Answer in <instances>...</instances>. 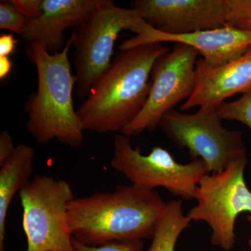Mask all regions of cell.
<instances>
[{
	"instance_id": "obj_1",
	"label": "cell",
	"mask_w": 251,
	"mask_h": 251,
	"mask_svg": "<svg viewBox=\"0 0 251 251\" xmlns=\"http://www.w3.org/2000/svg\"><path fill=\"white\" fill-rule=\"evenodd\" d=\"M168 202L155 190L120 185L110 192L74 198L67 221L73 238L85 245L152 239Z\"/></svg>"
},
{
	"instance_id": "obj_2",
	"label": "cell",
	"mask_w": 251,
	"mask_h": 251,
	"mask_svg": "<svg viewBox=\"0 0 251 251\" xmlns=\"http://www.w3.org/2000/svg\"><path fill=\"white\" fill-rule=\"evenodd\" d=\"M169 50L161 43L120 50L77 108L84 130L122 132L129 125L148 100L153 64Z\"/></svg>"
},
{
	"instance_id": "obj_3",
	"label": "cell",
	"mask_w": 251,
	"mask_h": 251,
	"mask_svg": "<svg viewBox=\"0 0 251 251\" xmlns=\"http://www.w3.org/2000/svg\"><path fill=\"white\" fill-rule=\"evenodd\" d=\"M73 40L72 35L62 50L55 54L50 53L40 42L28 47L29 58L37 71L38 87L26 101V127L39 144L57 140L80 148L83 143L85 130L73 100L75 78L69 59Z\"/></svg>"
},
{
	"instance_id": "obj_4",
	"label": "cell",
	"mask_w": 251,
	"mask_h": 251,
	"mask_svg": "<svg viewBox=\"0 0 251 251\" xmlns=\"http://www.w3.org/2000/svg\"><path fill=\"white\" fill-rule=\"evenodd\" d=\"M144 21L140 11L103 0L72 34L77 96L86 99L97 80L111 67L114 48L123 29L134 32Z\"/></svg>"
},
{
	"instance_id": "obj_5",
	"label": "cell",
	"mask_w": 251,
	"mask_h": 251,
	"mask_svg": "<svg viewBox=\"0 0 251 251\" xmlns=\"http://www.w3.org/2000/svg\"><path fill=\"white\" fill-rule=\"evenodd\" d=\"M26 251H75L68 225L74 197L65 180L37 175L20 191Z\"/></svg>"
},
{
	"instance_id": "obj_6",
	"label": "cell",
	"mask_w": 251,
	"mask_h": 251,
	"mask_svg": "<svg viewBox=\"0 0 251 251\" xmlns=\"http://www.w3.org/2000/svg\"><path fill=\"white\" fill-rule=\"evenodd\" d=\"M110 164L134 186L148 190L166 188L186 201L195 199L200 181L209 174L202 160L193 159L181 164L162 147H153L148 154L144 155L139 148L132 147L130 137L122 133L113 140Z\"/></svg>"
},
{
	"instance_id": "obj_7",
	"label": "cell",
	"mask_w": 251,
	"mask_h": 251,
	"mask_svg": "<svg viewBox=\"0 0 251 251\" xmlns=\"http://www.w3.org/2000/svg\"><path fill=\"white\" fill-rule=\"evenodd\" d=\"M248 162L243 155L219 173L206 174L200 181L195 199L197 205L187 214L191 221H204L212 230L211 242L229 251L235 243L238 216L251 214V191L244 179Z\"/></svg>"
},
{
	"instance_id": "obj_8",
	"label": "cell",
	"mask_w": 251,
	"mask_h": 251,
	"mask_svg": "<svg viewBox=\"0 0 251 251\" xmlns=\"http://www.w3.org/2000/svg\"><path fill=\"white\" fill-rule=\"evenodd\" d=\"M222 121L216 108H200L193 114L173 110L158 126L176 146L187 149L191 160H202L209 174L224 171L247 154L242 133L225 128Z\"/></svg>"
},
{
	"instance_id": "obj_9",
	"label": "cell",
	"mask_w": 251,
	"mask_h": 251,
	"mask_svg": "<svg viewBox=\"0 0 251 251\" xmlns=\"http://www.w3.org/2000/svg\"><path fill=\"white\" fill-rule=\"evenodd\" d=\"M196 49L176 43L156 59L151 73V88L140 113L121 132L127 136L152 132L163 117L193 94L196 86Z\"/></svg>"
},
{
	"instance_id": "obj_10",
	"label": "cell",
	"mask_w": 251,
	"mask_h": 251,
	"mask_svg": "<svg viewBox=\"0 0 251 251\" xmlns=\"http://www.w3.org/2000/svg\"><path fill=\"white\" fill-rule=\"evenodd\" d=\"M130 6L149 25L165 34L234 27L237 23L235 0H135Z\"/></svg>"
},
{
	"instance_id": "obj_11",
	"label": "cell",
	"mask_w": 251,
	"mask_h": 251,
	"mask_svg": "<svg viewBox=\"0 0 251 251\" xmlns=\"http://www.w3.org/2000/svg\"><path fill=\"white\" fill-rule=\"evenodd\" d=\"M135 33L136 35L122 43L120 50L154 43H179L197 50L202 55V64L209 69L239 58L251 47V29L230 25L189 34H168L156 30L145 22Z\"/></svg>"
},
{
	"instance_id": "obj_12",
	"label": "cell",
	"mask_w": 251,
	"mask_h": 251,
	"mask_svg": "<svg viewBox=\"0 0 251 251\" xmlns=\"http://www.w3.org/2000/svg\"><path fill=\"white\" fill-rule=\"evenodd\" d=\"M194 91L180 109H214L226 99L251 92V47L239 58L221 67H206L201 59L196 62Z\"/></svg>"
},
{
	"instance_id": "obj_13",
	"label": "cell",
	"mask_w": 251,
	"mask_h": 251,
	"mask_svg": "<svg viewBox=\"0 0 251 251\" xmlns=\"http://www.w3.org/2000/svg\"><path fill=\"white\" fill-rule=\"evenodd\" d=\"M103 0H42L40 17L29 21L21 37L29 44L40 42L50 53L65 46L64 31L78 27Z\"/></svg>"
},
{
	"instance_id": "obj_14",
	"label": "cell",
	"mask_w": 251,
	"mask_h": 251,
	"mask_svg": "<svg viewBox=\"0 0 251 251\" xmlns=\"http://www.w3.org/2000/svg\"><path fill=\"white\" fill-rule=\"evenodd\" d=\"M34 150L25 144L16 146L13 156L0 166V251H5L6 221L10 204L30 180Z\"/></svg>"
},
{
	"instance_id": "obj_15",
	"label": "cell",
	"mask_w": 251,
	"mask_h": 251,
	"mask_svg": "<svg viewBox=\"0 0 251 251\" xmlns=\"http://www.w3.org/2000/svg\"><path fill=\"white\" fill-rule=\"evenodd\" d=\"M191 222L183 211L182 202L180 200L169 201L148 251H175L180 234Z\"/></svg>"
},
{
	"instance_id": "obj_16",
	"label": "cell",
	"mask_w": 251,
	"mask_h": 251,
	"mask_svg": "<svg viewBox=\"0 0 251 251\" xmlns=\"http://www.w3.org/2000/svg\"><path fill=\"white\" fill-rule=\"evenodd\" d=\"M223 120L237 121L251 130V92L232 102H224L216 108Z\"/></svg>"
},
{
	"instance_id": "obj_17",
	"label": "cell",
	"mask_w": 251,
	"mask_h": 251,
	"mask_svg": "<svg viewBox=\"0 0 251 251\" xmlns=\"http://www.w3.org/2000/svg\"><path fill=\"white\" fill-rule=\"evenodd\" d=\"M29 20L23 16L10 1L0 3V29L22 36Z\"/></svg>"
},
{
	"instance_id": "obj_18",
	"label": "cell",
	"mask_w": 251,
	"mask_h": 251,
	"mask_svg": "<svg viewBox=\"0 0 251 251\" xmlns=\"http://www.w3.org/2000/svg\"><path fill=\"white\" fill-rule=\"evenodd\" d=\"M73 245L75 251H143V241L114 242L92 247L77 242L73 238Z\"/></svg>"
},
{
	"instance_id": "obj_19",
	"label": "cell",
	"mask_w": 251,
	"mask_h": 251,
	"mask_svg": "<svg viewBox=\"0 0 251 251\" xmlns=\"http://www.w3.org/2000/svg\"><path fill=\"white\" fill-rule=\"evenodd\" d=\"M10 1L29 21L40 17L42 14V0H11Z\"/></svg>"
},
{
	"instance_id": "obj_20",
	"label": "cell",
	"mask_w": 251,
	"mask_h": 251,
	"mask_svg": "<svg viewBox=\"0 0 251 251\" xmlns=\"http://www.w3.org/2000/svg\"><path fill=\"white\" fill-rule=\"evenodd\" d=\"M16 146L9 132L2 130L0 133V166L9 161L14 154Z\"/></svg>"
},
{
	"instance_id": "obj_21",
	"label": "cell",
	"mask_w": 251,
	"mask_h": 251,
	"mask_svg": "<svg viewBox=\"0 0 251 251\" xmlns=\"http://www.w3.org/2000/svg\"><path fill=\"white\" fill-rule=\"evenodd\" d=\"M16 43L13 34H3L0 36V57H9L14 52Z\"/></svg>"
},
{
	"instance_id": "obj_22",
	"label": "cell",
	"mask_w": 251,
	"mask_h": 251,
	"mask_svg": "<svg viewBox=\"0 0 251 251\" xmlns=\"http://www.w3.org/2000/svg\"><path fill=\"white\" fill-rule=\"evenodd\" d=\"M12 67V63L9 57H0V78L1 80L9 75Z\"/></svg>"
},
{
	"instance_id": "obj_23",
	"label": "cell",
	"mask_w": 251,
	"mask_h": 251,
	"mask_svg": "<svg viewBox=\"0 0 251 251\" xmlns=\"http://www.w3.org/2000/svg\"><path fill=\"white\" fill-rule=\"evenodd\" d=\"M237 27L241 28V29H251V20L241 23Z\"/></svg>"
},
{
	"instance_id": "obj_24",
	"label": "cell",
	"mask_w": 251,
	"mask_h": 251,
	"mask_svg": "<svg viewBox=\"0 0 251 251\" xmlns=\"http://www.w3.org/2000/svg\"><path fill=\"white\" fill-rule=\"evenodd\" d=\"M247 220L248 221H249V222L250 223V224H251V215L247 216ZM249 246H250V247L251 248V239H250V240H249Z\"/></svg>"
}]
</instances>
